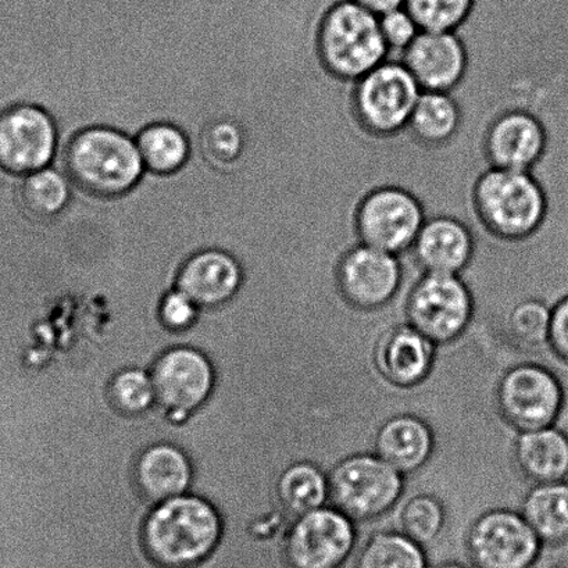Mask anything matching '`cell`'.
I'll use <instances>...</instances> for the list:
<instances>
[{
    "label": "cell",
    "mask_w": 568,
    "mask_h": 568,
    "mask_svg": "<svg viewBox=\"0 0 568 568\" xmlns=\"http://www.w3.org/2000/svg\"><path fill=\"white\" fill-rule=\"evenodd\" d=\"M222 529L216 506L202 496L181 495L149 513L142 526V544L159 566L186 568L211 556Z\"/></svg>",
    "instance_id": "1"
},
{
    "label": "cell",
    "mask_w": 568,
    "mask_h": 568,
    "mask_svg": "<svg viewBox=\"0 0 568 568\" xmlns=\"http://www.w3.org/2000/svg\"><path fill=\"white\" fill-rule=\"evenodd\" d=\"M320 62L335 79L356 82L387 62L379 16L353 0H333L320 18L316 32Z\"/></svg>",
    "instance_id": "2"
},
{
    "label": "cell",
    "mask_w": 568,
    "mask_h": 568,
    "mask_svg": "<svg viewBox=\"0 0 568 568\" xmlns=\"http://www.w3.org/2000/svg\"><path fill=\"white\" fill-rule=\"evenodd\" d=\"M473 209L479 227L488 234L518 241L537 233L548 201L531 171L489 168L474 185Z\"/></svg>",
    "instance_id": "3"
},
{
    "label": "cell",
    "mask_w": 568,
    "mask_h": 568,
    "mask_svg": "<svg viewBox=\"0 0 568 568\" xmlns=\"http://www.w3.org/2000/svg\"><path fill=\"white\" fill-rule=\"evenodd\" d=\"M71 180L93 196L126 194L140 182L143 160L140 149L120 131L95 126L79 132L65 151Z\"/></svg>",
    "instance_id": "4"
},
{
    "label": "cell",
    "mask_w": 568,
    "mask_h": 568,
    "mask_svg": "<svg viewBox=\"0 0 568 568\" xmlns=\"http://www.w3.org/2000/svg\"><path fill=\"white\" fill-rule=\"evenodd\" d=\"M328 501L355 523L388 515L405 490V474L375 454L345 457L328 473Z\"/></svg>",
    "instance_id": "5"
},
{
    "label": "cell",
    "mask_w": 568,
    "mask_h": 568,
    "mask_svg": "<svg viewBox=\"0 0 568 568\" xmlns=\"http://www.w3.org/2000/svg\"><path fill=\"white\" fill-rule=\"evenodd\" d=\"M406 322L437 346L459 341L476 317V296L463 275L420 273L406 295Z\"/></svg>",
    "instance_id": "6"
},
{
    "label": "cell",
    "mask_w": 568,
    "mask_h": 568,
    "mask_svg": "<svg viewBox=\"0 0 568 568\" xmlns=\"http://www.w3.org/2000/svg\"><path fill=\"white\" fill-rule=\"evenodd\" d=\"M565 404V390L548 363V346L542 361L517 363L507 368L496 387L500 416L518 433L555 426Z\"/></svg>",
    "instance_id": "7"
},
{
    "label": "cell",
    "mask_w": 568,
    "mask_h": 568,
    "mask_svg": "<svg viewBox=\"0 0 568 568\" xmlns=\"http://www.w3.org/2000/svg\"><path fill=\"white\" fill-rule=\"evenodd\" d=\"M422 92L406 65L388 59L353 82V112L369 134L396 135L409 126Z\"/></svg>",
    "instance_id": "8"
},
{
    "label": "cell",
    "mask_w": 568,
    "mask_h": 568,
    "mask_svg": "<svg viewBox=\"0 0 568 568\" xmlns=\"http://www.w3.org/2000/svg\"><path fill=\"white\" fill-rule=\"evenodd\" d=\"M423 202L406 187L383 185L363 196L355 214L358 242L405 256L426 223Z\"/></svg>",
    "instance_id": "9"
},
{
    "label": "cell",
    "mask_w": 568,
    "mask_h": 568,
    "mask_svg": "<svg viewBox=\"0 0 568 568\" xmlns=\"http://www.w3.org/2000/svg\"><path fill=\"white\" fill-rule=\"evenodd\" d=\"M542 545L520 511L504 507L484 511L466 534L474 568H532Z\"/></svg>",
    "instance_id": "10"
},
{
    "label": "cell",
    "mask_w": 568,
    "mask_h": 568,
    "mask_svg": "<svg viewBox=\"0 0 568 568\" xmlns=\"http://www.w3.org/2000/svg\"><path fill=\"white\" fill-rule=\"evenodd\" d=\"M356 542V523L325 505L294 518L284 540V557L290 568H342Z\"/></svg>",
    "instance_id": "11"
},
{
    "label": "cell",
    "mask_w": 568,
    "mask_h": 568,
    "mask_svg": "<svg viewBox=\"0 0 568 568\" xmlns=\"http://www.w3.org/2000/svg\"><path fill=\"white\" fill-rule=\"evenodd\" d=\"M409 266L405 256L353 245L339 258L336 284L342 297L358 311L387 307L405 288Z\"/></svg>",
    "instance_id": "12"
},
{
    "label": "cell",
    "mask_w": 568,
    "mask_h": 568,
    "mask_svg": "<svg viewBox=\"0 0 568 568\" xmlns=\"http://www.w3.org/2000/svg\"><path fill=\"white\" fill-rule=\"evenodd\" d=\"M156 402L170 422L181 423L200 410L213 394L216 372L211 357L195 347H171L152 368Z\"/></svg>",
    "instance_id": "13"
},
{
    "label": "cell",
    "mask_w": 568,
    "mask_h": 568,
    "mask_svg": "<svg viewBox=\"0 0 568 568\" xmlns=\"http://www.w3.org/2000/svg\"><path fill=\"white\" fill-rule=\"evenodd\" d=\"M57 145V125L45 110L20 104L0 114V168L9 173L47 169Z\"/></svg>",
    "instance_id": "14"
},
{
    "label": "cell",
    "mask_w": 568,
    "mask_h": 568,
    "mask_svg": "<svg viewBox=\"0 0 568 568\" xmlns=\"http://www.w3.org/2000/svg\"><path fill=\"white\" fill-rule=\"evenodd\" d=\"M400 62L422 91L454 92L467 74L468 52L457 32L422 31Z\"/></svg>",
    "instance_id": "15"
},
{
    "label": "cell",
    "mask_w": 568,
    "mask_h": 568,
    "mask_svg": "<svg viewBox=\"0 0 568 568\" xmlns=\"http://www.w3.org/2000/svg\"><path fill=\"white\" fill-rule=\"evenodd\" d=\"M545 125L528 110L511 109L498 115L485 135L490 168L532 171L546 152Z\"/></svg>",
    "instance_id": "16"
},
{
    "label": "cell",
    "mask_w": 568,
    "mask_h": 568,
    "mask_svg": "<svg viewBox=\"0 0 568 568\" xmlns=\"http://www.w3.org/2000/svg\"><path fill=\"white\" fill-rule=\"evenodd\" d=\"M438 347L409 323H395L384 331L375 345V366L395 387H417L433 374Z\"/></svg>",
    "instance_id": "17"
},
{
    "label": "cell",
    "mask_w": 568,
    "mask_h": 568,
    "mask_svg": "<svg viewBox=\"0 0 568 568\" xmlns=\"http://www.w3.org/2000/svg\"><path fill=\"white\" fill-rule=\"evenodd\" d=\"M476 253V235L459 217H428L409 256L423 273L462 275Z\"/></svg>",
    "instance_id": "18"
},
{
    "label": "cell",
    "mask_w": 568,
    "mask_h": 568,
    "mask_svg": "<svg viewBox=\"0 0 568 568\" xmlns=\"http://www.w3.org/2000/svg\"><path fill=\"white\" fill-rule=\"evenodd\" d=\"M244 273L229 253L209 250L191 256L176 274V290L184 292L197 306L214 308L239 294Z\"/></svg>",
    "instance_id": "19"
},
{
    "label": "cell",
    "mask_w": 568,
    "mask_h": 568,
    "mask_svg": "<svg viewBox=\"0 0 568 568\" xmlns=\"http://www.w3.org/2000/svg\"><path fill=\"white\" fill-rule=\"evenodd\" d=\"M437 437L426 418L416 413L389 417L375 435L374 449L402 474L420 471L433 460Z\"/></svg>",
    "instance_id": "20"
},
{
    "label": "cell",
    "mask_w": 568,
    "mask_h": 568,
    "mask_svg": "<svg viewBox=\"0 0 568 568\" xmlns=\"http://www.w3.org/2000/svg\"><path fill=\"white\" fill-rule=\"evenodd\" d=\"M138 489L149 504L179 498L190 490L194 470L184 449L171 444L148 448L135 462Z\"/></svg>",
    "instance_id": "21"
},
{
    "label": "cell",
    "mask_w": 568,
    "mask_h": 568,
    "mask_svg": "<svg viewBox=\"0 0 568 568\" xmlns=\"http://www.w3.org/2000/svg\"><path fill=\"white\" fill-rule=\"evenodd\" d=\"M515 459L518 470L532 485L566 481L568 435L556 426L518 433Z\"/></svg>",
    "instance_id": "22"
},
{
    "label": "cell",
    "mask_w": 568,
    "mask_h": 568,
    "mask_svg": "<svg viewBox=\"0 0 568 568\" xmlns=\"http://www.w3.org/2000/svg\"><path fill=\"white\" fill-rule=\"evenodd\" d=\"M520 513L544 545L568 540V483L535 484L524 496Z\"/></svg>",
    "instance_id": "23"
},
{
    "label": "cell",
    "mask_w": 568,
    "mask_h": 568,
    "mask_svg": "<svg viewBox=\"0 0 568 568\" xmlns=\"http://www.w3.org/2000/svg\"><path fill=\"white\" fill-rule=\"evenodd\" d=\"M462 121L460 103L454 93L423 91L407 131L422 145L440 148L459 134Z\"/></svg>",
    "instance_id": "24"
},
{
    "label": "cell",
    "mask_w": 568,
    "mask_h": 568,
    "mask_svg": "<svg viewBox=\"0 0 568 568\" xmlns=\"http://www.w3.org/2000/svg\"><path fill=\"white\" fill-rule=\"evenodd\" d=\"M277 494L292 517L306 515L327 505L328 471L312 460L291 463L280 473Z\"/></svg>",
    "instance_id": "25"
},
{
    "label": "cell",
    "mask_w": 568,
    "mask_h": 568,
    "mask_svg": "<svg viewBox=\"0 0 568 568\" xmlns=\"http://www.w3.org/2000/svg\"><path fill=\"white\" fill-rule=\"evenodd\" d=\"M145 169L159 175H169L184 168L190 158V142L175 125L158 123L146 126L138 136Z\"/></svg>",
    "instance_id": "26"
},
{
    "label": "cell",
    "mask_w": 568,
    "mask_h": 568,
    "mask_svg": "<svg viewBox=\"0 0 568 568\" xmlns=\"http://www.w3.org/2000/svg\"><path fill=\"white\" fill-rule=\"evenodd\" d=\"M423 546L404 532L373 535L358 551L355 568H427Z\"/></svg>",
    "instance_id": "27"
},
{
    "label": "cell",
    "mask_w": 568,
    "mask_h": 568,
    "mask_svg": "<svg viewBox=\"0 0 568 568\" xmlns=\"http://www.w3.org/2000/svg\"><path fill=\"white\" fill-rule=\"evenodd\" d=\"M68 179L52 169H42L27 175L20 187V202L32 219L49 222L64 212L70 202Z\"/></svg>",
    "instance_id": "28"
},
{
    "label": "cell",
    "mask_w": 568,
    "mask_h": 568,
    "mask_svg": "<svg viewBox=\"0 0 568 568\" xmlns=\"http://www.w3.org/2000/svg\"><path fill=\"white\" fill-rule=\"evenodd\" d=\"M445 524V504L437 495L416 494L400 507V532L420 544L423 548L433 544L443 534Z\"/></svg>",
    "instance_id": "29"
},
{
    "label": "cell",
    "mask_w": 568,
    "mask_h": 568,
    "mask_svg": "<svg viewBox=\"0 0 568 568\" xmlns=\"http://www.w3.org/2000/svg\"><path fill=\"white\" fill-rule=\"evenodd\" d=\"M551 305L538 296L515 302L507 313V329L518 345L542 349L548 345Z\"/></svg>",
    "instance_id": "30"
},
{
    "label": "cell",
    "mask_w": 568,
    "mask_h": 568,
    "mask_svg": "<svg viewBox=\"0 0 568 568\" xmlns=\"http://www.w3.org/2000/svg\"><path fill=\"white\" fill-rule=\"evenodd\" d=\"M108 396L115 409L131 417L145 415L156 402L152 375L142 367H126L115 374Z\"/></svg>",
    "instance_id": "31"
},
{
    "label": "cell",
    "mask_w": 568,
    "mask_h": 568,
    "mask_svg": "<svg viewBox=\"0 0 568 568\" xmlns=\"http://www.w3.org/2000/svg\"><path fill=\"white\" fill-rule=\"evenodd\" d=\"M477 0H406L422 31L457 32L470 19Z\"/></svg>",
    "instance_id": "32"
},
{
    "label": "cell",
    "mask_w": 568,
    "mask_h": 568,
    "mask_svg": "<svg viewBox=\"0 0 568 568\" xmlns=\"http://www.w3.org/2000/svg\"><path fill=\"white\" fill-rule=\"evenodd\" d=\"M244 132L234 121H214L202 132V152L213 164H233L244 152Z\"/></svg>",
    "instance_id": "33"
},
{
    "label": "cell",
    "mask_w": 568,
    "mask_h": 568,
    "mask_svg": "<svg viewBox=\"0 0 568 568\" xmlns=\"http://www.w3.org/2000/svg\"><path fill=\"white\" fill-rule=\"evenodd\" d=\"M379 29L388 48L389 59L400 60L422 29L406 8L390 10L379 16Z\"/></svg>",
    "instance_id": "34"
},
{
    "label": "cell",
    "mask_w": 568,
    "mask_h": 568,
    "mask_svg": "<svg viewBox=\"0 0 568 568\" xmlns=\"http://www.w3.org/2000/svg\"><path fill=\"white\" fill-rule=\"evenodd\" d=\"M200 316V306L180 290L168 292L160 301V322L171 333H182L194 327Z\"/></svg>",
    "instance_id": "35"
},
{
    "label": "cell",
    "mask_w": 568,
    "mask_h": 568,
    "mask_svg": "<svg viewBox=\"0 0 568 568\" xmlns=\"http://www.w3.org/2000/svg\"><path fill=\"white\" fill-rule=\"evenodd\" d=\"M548 347L557 358L568 363V296L551 307Z\"/></svg>",
    "instance_id": "36"
},
{
    "label": "cell",
    "mask_w": 568,
    "mask_h": 568,
    "mask_svg": "<svg viewBox=\"0 0 568 568\" xmlns=\"http://www.w3.org/2000/svg\"><path fill=\"white\" fill-rule=\"evenodd\" d=\"M364 9L377 16L390 12V10L405 8L406 0H353Z\"/></svg>",
    "instance_id": "37"
},
{
    "label": "cell",
    "mask_w": 568,
    "mask_h": 568,
    "mask_svg": "<svg viewBox=\"0 0 568 568\" xmlns=\"http://www.w3.org/2000/svg\"><path fill=\"white\" fill-rule=\"evenodd\" d=\"M434 568H467V567L459 565V562L449 561V562H443V565L435 566Z\"/></svg>",
    "instance_id": "38"
}]
</instances>
